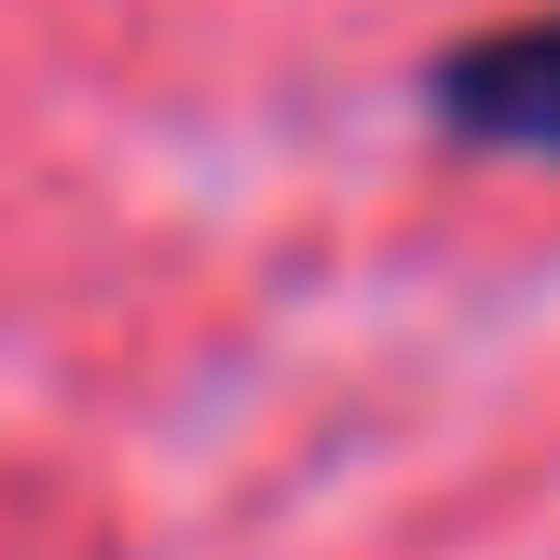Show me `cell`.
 I'll use <instances>...</instances> for the list:
<instances>
[{
  "label": "cell",
  "instance_id": "obj_1",
  "mask_svg": "<svg viewBox=\"0 0 560 560\" xmlns=\"http://www.w3.org/2000/svg\"><path fill=\"white\" fill-rule=\"evenodd\" d=\"M424 124L452 151H520V164H560V0L547 14H492L465 42L424 55Z\"/></svg>",
  "mask_w": 560,
  "mask_h": 560
}]
</instances>
